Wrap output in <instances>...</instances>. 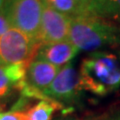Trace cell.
<instances>
[{"mask_svg":"<svg viewBox=\"0 0 120 120\" xmlns=\"http://www.w3.org/2000/svg\"><path fill=\"white\" fill-rule=\"evenodd\" d=\"M83 90L104 96L120 89V53L91 52L83 59L79 70Z\"/></svg>","mask_w":120,"mask_h":120,"instance_id":"cell-1","label":"cell"},{"mask_svg":"<svg viewBox=\"0 0 120 120\" xmlns=\"http://www.w3.org/2000/svg\"><path fill=\"white\" fill-rule=\"evenodd\" d=\"M69 40L79 51H99L120 45V27L90 15H79L72 17Z\"/></svg>","mask_w":120,"mask_h":120,"instance_id":"cell-2","label":"cell"},{"mask_svg":"<svg viewBox=\"0 0 120 120\" xmlns=\"http://www.w3.org/2000/svg\"><path fill=\"white\" fill-rule=\"evenodd\" d=\"M43 0H9L4 13L12 28L38 40Z\"/></svg>","mask_w":120,"mask_h":120,"instance_id":"cell-3","label":"cell"},{"mask_svg":"<svg viewBox=\"0 0 120 120\" xmlns=\"http://www.w3.org/2000/svg\"><path fill=\"white\" fill-rule=\"evenodd\" d=\"M39 46L38 40L18 29L10 28L0 36V59L5 65L30 62L35 58Z\"/></svg>","mask_w":120,"mask_h":120,"instance_id":"cell-4","label":"cell"},{"mask_svg":"<svg viewBox=\"0 0 120 120\" xmlns=\"http://www.w3.org/2000/svg\"><path fill=\"white\" fill-rule=\"evenodd\" d=\"M82 90L79 72L68 63L59 70L51 85L43 93L57 102H72L78 98Z\"/></svg>","mask_w":120,"mask_h":120,"instance_id":"cell-5","label":"cell"},{"mask_svg":"<svg viewBox=\"0 0 120 120\" xmlns=\"http://www.w3.org/2000/svg\"><path fill=\"white\" fill-rule=\"evenodd\" d=\"M71 20L72 17L60 13L44 4L38 34L40 45L69 40Z\"/></svg>","mask_w":120,"mask_h":120,"instance_id":"cell-6","label":"cell"},{"mask_svg":"<svg viewBox=\"0 0 120 120\" xmlns=\"http://www.w3.org/2000/svg\"><path fill=\"white\" fill-rule=\"evenodd\" d=\"M78 51L79 50L77 47L70 40L41 44L37 50L35 59L43 60L59 68H62L74 58Z\"/></svg>","mask_w":120,"mask_h":120,"instance_id":"cell-7","label":"cell"},{"mask_svg":"<svg viewBox=\"0 0 120 120\" xmlns=\"http://www.w3.org/2000/svg\"><path fill=\"white\" fill-rule=\"evenodd\" d=\"M60 69L46 61L34 58L28 65L26 84L30 88L43 93L51 85Z\"/></svg>","mask_w":120,"mask_h":120,"instance_id":"cell-8","label":"cell"},{"mask_svg":"<svg viewBox=\"0 0 120 120\" xmlns=\"http://www.w3.org/2000/svg\"><path fill=\"white\" fill-rule=\"evenodd\" d=\"M30 62L0 65V99L9 96L14 89H22Z\"/></svg>","mask_w":120,"mask_h":120,"instance_id":"cell-9","label":"cell"},{"mask_svg":"<svg viewBox=\"0 0 120 120\" xmlns=\"http://www.w3.org/2000/svg\"><path fill=\"white\" fill-rule=\"evenodd\" d=\"M85 14L120 24V0H90Z\"/></svg>","mask_w":120,"mask_h":120,"instance_id":"cell-10","label":"cell"},{"mask_svg":"<svg viewBox=\"0 0 120 120\" xmlns=\"http://www.w3.org/2000/svg\"><path fill=\"white\" fill-rule=\"evenodd\" d=\"M61 107V104L53 99L40 100L34 106L22 111V120H50L53 112ZM18 111V110H17Z\"/></svg>","mask_w":120,"mask_h":120,"instance_id":"cell-11","label":"cell"},{"mask_svg":"<svg viewBox=\"0 0 120 120\" xmlns=\"http://www.w3.org/2000/svg\"><path fill=\"white\" fill-rule=\"evenodd\" d=\"M43 3L70 17L85 14V7L79 4L76 0H43Z\"/></svg>","mask_w":120,"mask_h":120,"instance_id":"cell-12","label":"cell"},{"mask_svg":"<svg viewBox=\"0 0 120 120\" xmlns=\"http://www.w3.org/2000/svg\"><path fill=\"white\" fill-rule=\"evenodd\" d=\"M0 120H22V112L11 110L5 113H0Z\"/></svg>","mask_w":120,"mask_h":120,"instance_id":"cell-13","label":"cell"},{"mask_svg":"<svg viewBox=\"0 0 120 120\" xmlns=\"http://www.w3.org/2000/svg\"><path fill=\"white\" fill-rule=\"evenodd\" d=\"M10 28H12V27H11V25L9 23L8 19H7L5 13L0 12V36L5 34Z\"/></svg>","mask_w":120,"mask_h":120,"instance_id":"cell-14","label":"cell"},{"mask_svg":"<svg viewBox=\"0 0 120 120\" xmlns=\"http://www.w3.org/2000/svg\"><path fill=\"white\" fill-rule=\"evenodd\" d=\"M9 0H0V12H4Z\"/></svg>","mask_w":120,"mask_h":120,"instance_id":"cell-15","label":"cell"},{"mask_svg":"<svg viewBox=\"0 0 120 120\" xmlns=\"http://www.w3.org/2000/svg\"><path fill=\"white\" fill-rule=\"evenodd\" d=\"M76 1L79 3V4H81L82 6H84L85 8H86V5L88 4V2L90 1V0H76Z\"/></svg>","mask_w":120,"mask_h":120,"instance_id":"cell-16","label":"cell"},{"mask_svg":"<svg viewBox=\"0 0 120 120\" xmlns=\"http://www.w3.org/2000/svg\"><path fill=\"white\" fill-rule=\"evenodd\" d=\"M109 120H120V113L113 115L112 117H110V118H109Z\"/></svg>","mask_w":120,"mask_h":120,"instance_id":"cell-17","label":"cell"},{"mask_svg":"<svg viewBox=\"0 0 120 120\" xmlns=\"http://www.w3.org/2000/svg\"><path fill=\"white\" fill-rule=\"evenodd\" d=\"M63 120H92V119H74V118H68V119H63ZM94 120V119H93Z\"/></svg>","mask_w":120,"mask_h":120,"instance_id":"cell-18","label":"cell"},{"mask_svg":"<svg viewBox=\"0 0 120 120\" xmlns=\"http://www.w3.org/2000/svg\"><path fill=\"white\" fill-rule=\"evenodd\" d=\"M0 65H3V62L1 61V59H0Z\"/></svg>","mask_w":120,"mask_h":120,"instance_id":"cell-19","label":"cell"},{"mask_svg":"<svg viewBox=\"0 0 120 120\" xmlns=\"http://www.w3.org/2000/svg\"><path fill=\"white\" fill-rule=\"evenodd\" d=\"M0 113H1V108H0Z\"/></svg>","mask_w":120,"mask_h":120,"instance_id":"cell-20","label":"cell"}]
</instances>
